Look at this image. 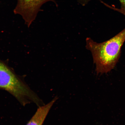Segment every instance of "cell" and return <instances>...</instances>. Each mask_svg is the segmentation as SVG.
Listing matches in <instances>:
<instances>
[{"instance_id":"3","label":"cell","mask_w":125,"mask_h":125,"mask_svg":"<svg viewBox=\"0 0 125 125\" xmlns=\"http://www.w3.org/2000/svg\"><path fill=\"white\" fill-rule=\"evenodd\" d=\"M48 1L56 4L54 0H18L13 12L22 17L27 25L29 26L35 19L41 10L42 6Z\"/></svg>"},{"instance_id":"2","label":"cell","mask_w":125,"mask_h":125,"mask_svg":"<svg viewBox=\"0 0 125 125\" xmlns=\"http://www.w3.org/2000/svg\"><path fill=\"white\" fill-rule=\"evenodd\" d=\"M0 89L13 95L23 105L31 102L41 105L42 102L37 95L0 60Z\"/></svg>"},{"instance_id":"1","label":"cell","mask_w":125,"mask_h":125,"mask_svg":"<svg viewBox=\"0 0 125 125\" xmlns=\"http://www.w3.org/2000/svg\"><path fill=\"white\" fill-rule=\"evenodd\" d=\"M86 48L93 56L97 74L107 73L113 69L120 57L125 41V28L107 41L98 43L90 38L86 39Z\"/></svg>"},{"instance_id":"5","label":"cell","mask_w":125,"mask_h":125,"mask_svg":"<svg viewBox=\"0 0 125 125\" xmlns=\"http://www.w3.org/2000/svg\"><path fill=\"white\" fill-rule=\"evenodd\" d=\"M121 5V9H116L125 15V0H119Z\"/></svg>"},{"instance_id":"6","label":"cell","mask_w":125,"mask_h":125,"mask_svg":"<svg viewBox=\"0 0 125 125\" xmlns=\"http://www.w3.org/2000/svg\"><path fill=\"white\" fill-rule=\"evenodd\" d=\"M77 0L83 5L84 6L88 3L90 0Z\"/></svg>"},{"instance_id":"4","label":"cell","mask_w":125,"mask_h":125,"mask_svg":"<svg viewBox=\"0 0 125 125\" xmlns=\"http://www.w3.org/2000/svg\"><path fill=\"white\" fill-rule=\"evenodd\" d=\"M58 99V97L56 96L46 105L39 106L37 111L26 125H42L51 107Z\"/></svg>"}]
</instances>
